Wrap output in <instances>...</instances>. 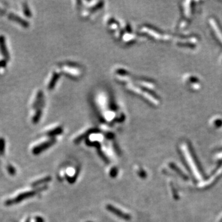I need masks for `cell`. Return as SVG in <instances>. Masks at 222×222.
<instances>
[{"mask_svg": "<svg viewBox=\"0 0 222 222\" xmlns=\"http://www.w3.org/2000/svg\"><path fill=\"white\" fill-rule=\"evenodd\" d=\"M106 209H107V210L110 211L111 213L114 214V215H117V217H120V218H121V219H122L124 220H130L131 219V216L129 214L124 213L122 211H121L120 210L117 209L116 207H114L112 205H110V204L107 205H106Z\"/></svg>", "mask_w": 222, "mask_h": 222, "instance_id": "obj_5", "label": "cell"}, {"mask_svg": "<svg viewBox=\"0 0 222 222\" xmlns=\"http://www.w3.org/2000/svg\"><path fill=\"white\" fill-rule=\"evenodd\" d=\"M7 170H8L9 174L11 175H12V176H14V175H15L16 174V168H15L14 166H13L12 165H11V164L8 165V166H7Z\"/></svg>", "mask_w": 222, "mask_h": 222, "instance_id": "obj_14", "label": "cell"}, {"mask_svg": "<svg viewBox=\"0 0 222 222\" xmlns=\"http://www.w3.org/2000/svg\"><path fill=\"white\" fill-rule=\"evenodd\" d=\"M59 75L60 74L56 72H54L53 74V75H52V77L48 83V88L49 90H53V88H55V87L56 85V83L59 78Z\"/></svg>", "mask_w": 222, "mask_h": 222, "instance_id": "obj_8", "label": "cell"}, {"mask_svg": "<svg viewBox=\"0 0 222 222\" xmlns=\"http://www.w3.org/2000/svg\"><path fill=\"white\" fill-rule=\"evenodd\" d=\"M117 172H118V170H117V168L116 167H114L113 168L111 171V177H115L117 174Z\"/></svg>", "mask_w": 222, "mask_h": 222, "instance_id": "obj_16", "label": "cell"}, {"mask_svg": "<svg viewBox=\"0 0 222 222\" xmlns=\"http://www.w3.org/2000/svg\"><path fill=\"white\" fill-rule=\"evenodd\" d=\"M0 52L4 59L8 61L10 60L11 56L6 46V38L3 35H0Z\"/></svg>", "mask_w": 222, "mask_h": 222, "instance_id": "obj_7", "label": "cell"}, {"mask_svg": "<svg viewBox=\"0 0 222 222\" xmlns=\"http://www.w3.org/2000/svg\"><path fill=\"white\" fill-rule=\"evenodd\" d=\"M139 175L142 178H145V177H146V173H145V172L143 170H141L140 172H139Z\"/></svg>", "mask_w": 222, "mask_h": 222, "instance_id": "obj_17", "label": "cell"}, {"mask_svg": "<svg viewBox=\"0 0 222 222\" xmlns=\"http://www.w3.org/2000/svg\"><path fill=\"white\" fill-rule=\"evenodd\" d=\"M63 131V130L61 128V127H57L56 129H54L51 130L50 131H48L47 133H46V135L50 136V137H54L56 135H60L62 133Z\"/></svg>", "mask_w": 222, "mask_h": 222, "instance_id": "obj_10", "label": "cell"}, {"mask_svg": "<svg viewBox=\"0 0 222 222\" xmlns=\"http://www.w3.org/2000/svg\"><path fill=\"white\" fill-rule=\"evenodd\" d=\"M51 180V177H46L45 178H43L42 179H40V180H37L36 182L32 183V186L33 187H36V186H38L39 185H42V184H44V183H48L49 182H50Z\"/></svg>", "mask_w": 222, "mask_h": 222, "instance_id": "obj_11", "label": "cell"}, {"mask_svg": "<svg viewBox=\"0 0 222 222\" xmlns=\"http://www.w3.org/2000/svg\"><path fill=\"white\" fill-rule=\"evenodd\" d=\"M35 220V222H44V219L41 217H36Z\"/></svg>", "mask_w": 222, "mask_h": 222, "instance_id": "obj_19", "label": "cell"}, {"mask_svg": "<svg viewBox=\"0 0 222 222\" xmlns=\"http://www.w3.org/2000/svg\"><path fill=\"white\" fill-rule=\"evenodd\" d=\"M55 143L56 140L53 138L51 140H50L47 141H45V142L38 145L37 146H35V148H34V149H32V153L34 155H38V154H40L41 152L46 150L48 148L53 146Z\"/></svg>", "mask_w": 222, "mask_h": 222, "instance_id": "obj_3", "label": "cell"}, {"mask_svg": "<svg viewBox=\"0 0 222 222\" xmlns=\"http://www.w3.org/2000/svg\"><path fill=\"white\" fill-rule=\"evenodd\" d=\"M42 113H43L42 109H39L36 110V112L32 118V122L34 124H37V123L40 120V119L42 116Z\"/></svg>", "mask_w": 222, "mask_h": 222, "instance_id": "obj_12", "label": "cell"}, {"mask_svg": "<svg viewBox=\"0 0 222 222\" xmlns=\"http://www.w3.org/2000/svg\"><path fill=\"white\" fill-rule=\"evenodd\" d=\"M7 16L9 19L18 23L19 25H20L22 27H23L24 28H28L30 26V24L28 21L25 20V19L22 18L21 17L18 16L14 13H8L7 14Z\"/></svg>", "mask_w": 222, "mask_h": 222, "instance_id": "obj_6", "label": "cell"}, {"mask_svg": "<svg viewBox=\"0 0 222 222\" xmlns=\"http://www.w3.org/2000/svg\"><path fill=\"white\" fill-rule=\"evenodd\" d=\"M45 105V100L44 98V94L41 90H39L37 92L35 100L34 101L32 108L34 109H42Z\"/></svg>", "mask_w": 222, "mask_h": 222, "instance_id": "obj_4", "label": "cell"}, {"mask_svg": "<svg viewBox=\"0 0 222 222\" xmlns=\"http://www.w3.org/2000/svg\"><path fill=\"white\" fill-rule=\"evenodd\" d=\"M6 141L3 137H0V156H3L5 152Z\"/></svg>", "mask_w": 222, "mask_h": 222, "instance_id": "obj_13", "label": "cell"}, {"mask_svg": "<svg viewBox=\"0 0 222 222\" xmlns=\"http://www.w3.org/2000/svg\"><path fill=\"white\" fill-rule=\"evenodd\" d=\"M7 62H8V61H6L4 59L0 60V68L6 67L7 66Z\"/></svg>", "mask_w": 222, "mask_h": 222, "instance_id": "obj_15", "label": "cell"}, {"mask_svg": "<svg viewBox=\"0 0 222 222\" xmlns=\"http://www.w3.org/2000/svg\"><path fill=\"white\" fill-rule=\"evenodd\" d=\"M60 66L62 69H63L62 71L64 72L73 78H78L83 73V70L82 68L79 66L73 63H64Z\"/></svg>", "mask_w": 222, "mask_h": 222, "instance_id": "obj_2", "label": "cell"}, {"mask_svg": "<svg viewBox=\"0 0 222 222\" xmlns=\"http://www.w3.org/2000/svg\"><path fill=\"white\" fill-rule=\"evenodd\" d=\"M46 189H47V186H43L42 188H38L35 190H32V191H29L24 192L22 193L19 194L18 196H17L16 198H14L13 199H8L7 201H5L4 204L6 205H7V206H9V205H14V204H16L20 203L21 201L34 196L38 193L41 191L45 190Z\"/></svg>", "mask_w": 222, "mask_h": 222, "instance_id": "obj_1", "label": "cell"}, {"mask_svg": "<svg viewBox=\"0 0 222 222\" xmlns=\"http://www.w3.org/2000/svg\"><path fill=\"white\" fill-rule=\"evenodd\" d=\"M6 14H7L6 11L0 8V16H5Z\"/></svg>", "mask_w": 222, "mask_h": 222, "instance_id": "obj_18", "label": "cell"}, {"mask_svg": "<svg viewBox=\"0 0 222 222\" xmlns=\"http://www.w3.org/2000/svg\"><path fill=\"white\" fill-rule=\"evenodd\" d=\"M22 8H23V13L25 14V16L27 18H32V13L30 11V8L29 7V5L27 2H23L22 3Z\"/></svg>", "mask_w": 222, "mask_h": 222, "instance_id": "obj_9", "label": "cell"}]
</instances>
